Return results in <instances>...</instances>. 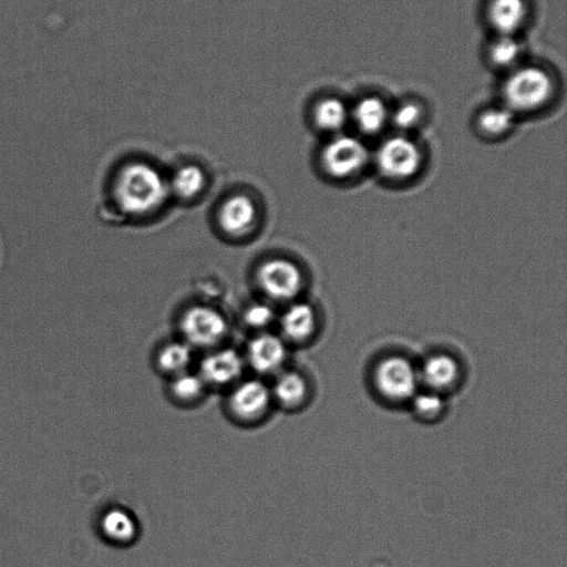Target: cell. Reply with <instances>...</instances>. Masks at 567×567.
Wrapping results in <instances>:
<instances>
[{"mask_svg":"<svg viewBox=\"0 0 567 567\" xmlns=\"http://www.w3.org/2000/svg\"><path fill=\"white\" fill-rule=\"evenodd\" d=\"M167 182L153 166L135 162L125 165L114 184L115 200L122 210L132 215L148 214L167 198Z\"/></svg>","mask_w":567,"mask_h":567,"instance_id":"cell-1","label":"cell"},{"mask_svg":"<svg viewBox=\"0 0 567 567\" xmlns=\"http://www.w3.org/2000/svg\"><path fill=\"white\" fill-rule=\"evenodd\" d=\"M550 75L538 66L515 70L504 85L506 106L513 112H529L543 106L551 96Z\"/></svg>","mask_w":567,"mask_h":567,"instance_id":"cell-2","label":"cell"},{"mask_svg":"<svg viewBox=\"0 0 567 567\" xmlns=\"http://www.w3.org/2000/svg\"><path fill=\"white\" fill-rule=\"evenodd\" d=\"M372 380L375 391L390 403L411 401L420 385L419 369L405 357L396 354L378 362Z\"/></svg>","mask_w":567,"mask_h":567,"instance_id":"cell-3","label":"cell"},{"mask_svg":"<svg viewBox=\"0 0 567 567\" xmlns=\"http://www.w3.org/2000/svg\"><path fill=\"white\" fill-rule=\"evenodd\" d=\"M375 163L383 176L403 181L416 174L422 163V154L412 140L396 135L380 145Z\"/></svg>","mask_w":567,"mask_h":567,"instance_id":"cell-4","label":"cell"},{"mask_svg":"<svg viewBox=\"0 0 567 567\" xmlns=\"http://www.w3.org/2000/svg\"><path fill=\"white\" fill-rule=\"evenodd\" d=\"M181 330L190 347L210 348L227 333V321L216 309L206 306L188 308L181 319Z\"/></svg>","mask_w":567,"mask_h":567,"instance_id":"cell-5","label":"cell"},{"mask_svg":"<svg viewBox=\"0 0 567 567\" xmlns=\"http://www.w3.org/2000/svg\"><path fill=\"white\" fill-rule=\"evenodd\" d=\"M321 159L329 175L344 178L355 174L368 163L369 151L359 138L338 135L324 146Z\"/></svg>","mask_w":567,"mask_h":567,"instance_id":"cell-6","label":"cell"},{"mask_svg":"<svg viewBox=\"0 0 567 567\" xmlns=\"http://www.w3.org/2000/svg\"><path fill=\"white\" fill-rule=\"evenodd\" d=\"M257 281L268 297L290 300L301 290L302 275L295 262L285 258H271L259 266Z\"/></svg>","mask_w":567,"mask_h":567,"instance_id":"cell-7","label":"cell"},{"mask_svg":"<svg viewBox=\"0 0 567 567\" xmlns=\"http://www.w3.org/2000/svg\"><path fill=\"white\" fill-rule=\"evenodd\" d=\"M272 396L270 389L260 380L239 382L230 392L228 408L238 421L250 423L265 416Z\"/></svg>","mask_w":567,"mask_h":567,"instance_id":"cell-8","label":"cell"},{"mask_svg":"<svg viewBox=\"0 0 567 567\" xmlns=\"http://www.w3.org/2000/svg\"><path fill=\"white\" fill-rule=\"evenodd\" d=\"M244 360L234 349H218L206 354L199 364L198 374L207 384L224 386L234 383L241 375Z\"/></svg>","mask_w":567,"mask_h":567,"instance_id":"cell-9","label":"cell"},{"mask_svg":"<svg viewBox=\"0 0 567 567\" xmlns=\"http://www.w3.org/2000/svg\"><path fill=\"white\" fill-rule=\"evenodd\" d=\"M420 383L426 390L444 394L454 389L461 379L458 361L446 353L427 357L419 369Z\"/></svg>","mask_w":567,"mask_h":567,"instance_id":"cell-10","label":"cell"},{"mask_svg":"<svg viewBox=\"0 0 567 567\" xmlns=\"http://www.w3.org/2000/svg\"><path fill=\"white\" fill-rule=\"evenodd\" d=\"M287 355L285 342L272 333H261L248 343L247 361L259 374L279 372Z\"/></svg>","mask_w":567,"mask_h":567,"instance_id":"cell-11","label":"cell"},{"mask_svg":"<svg viewBox=\"0 0 567 567\" xmlns=\"http://www.w3.org/2000/svg\"><path fill=\"white\" fill-rule=\"evenodd\" d=\"M256 217L255 203L244 194L227 198L218 215L220 227L230 235L247 234L254 227Z\"/></svg>","mask_w":567,"mask_h":567,"instance_id":"cell-12","label":"cell"},{"mask_svg":"<svg viewBox=\"0 0 567 567\" xmlns=\"http://www.w3.org/2000/svg\"><path fill=\"white\" fill-rule=\"evenodd\" d=\"M316 324V312L307 302L291 305L284 312L280 320L282 334L293 342L308 340L313 334Z\"/></svg>","mask_w":567,"mask_h":567,"instance_id":"cell-13","label":"cell"},{"mask_svg":"<svg viewBox=\"0 0 567 567\" xmlns=\"http://www.w3.org/2000/svg\"><path fill=\"white\" fill-rule=\"evenodd\" d=\"M527 16L525 0H491L488 19L499 34H514Z\"/></svg>","mask_w":567,"mask_h":567,"instance_id":"cell-14","label":"cell"},{"mask_svg":"<svg viewBox=\"0 0 567 567\" xmlns=\"http://www.w3.org/2000/svg\"><path fill=\"white\" fill-rule=\"evenodd\" d=\"M271 396L286 409H296L302 405L309 394L306 378L296 371H285L277 375Z\"/></svg>","mask_w":567,"mask_h":567,"instance_id":"cell-15","label":"cell"},{"mask_svg":"<svg viewBox=\"0 0 567 567\" xmlns=\"http://www.w3.org/2000/svg\"><path fill=\"white\" fill-rule=\"evenodd\" d=\"M101 529L104 536L117 545L132 543L137 534L135 518L125 509H109L101 519Z\"/></svg>","mask_w":567,"mask_h":567,"instance_id":"cell-16","label":"cell"},{"mask_svg":"<svg viewBox=\"0 0 567 567\" xmlns=\"http://www.w3.org/2000/svg\"><path fill=\"white\" fill-rule=\"evenodd\" d=\"M353 118L360 131L374 134L383 128L388 120V109L378 96H364L353 109Z\"/></svg>","mask_w":567,"mask_h":567,"instance_id":"cell-17","label":"cell"},{"mask_svg":"<svg viewBox=\"0 0 567 567\" xmlns=\"http://www.w3.org/2000/svg\"><path fill=\"white\" fill-rule=\"evenodd\" d=\"M347 105L339 97L327 96L319 100L312 110L316 125L328 132L340 131L348 120Z\"/></svg>","mask_w":567,"mask_h":567,"instance_id":"cell-18","label":"cell"},{"mask_svg":"<svg viewBox=\"0 0 567 567\" xmlns=\"http://www.w3.org/2000/svg\"><path fill=\"white\" fill-rule=\"evenodd\" d=\"M205 179L200 167L188 164L179 167L174 173L168 187L181 198H193L203 190Z\"/></svg>","mask_w":567,"mask_h":567,"instance_id":"cell-19","label":"cell"},{"mask_svg":"<svg viewBox=\"0 0 567 567\" xmlns=\"http://www.w3.org/2000/svg\"><path fill=\"white\" fill-rule=\"evenodd\" d=\"M190 361L192 348L186 342H169L157 354L159 370L172 377L187 371Z\"/></svg>","mask_w":567,"mask_h":567,"instance_id":"cell-20","label":"cell"},{"mask_svg":"<svg viewBox=\"0 0 567 567\" xmlns=\"http://www.w3.org/2000/svg\"><path fill=\"white\" fill-rule=\"evenodd\" d=\"M205 386L206 383L198 373L185 371L173 377L169 391L176 401L193 403L203 396Z\"/></svg>","mask_w":567,"mask_h":567,"instance_id":"cell-21","label":"cell"},{"mask_svg":"<svg viewBox=\"0 0 567 567\" xmlns=\"http://www.w3.org/2000/svg\"><path fill=\"white\" fill-rule=\"evenodd\" d=\"M412 411L419 420L430 422L440 419L445 411L443 394L425 390L416 392L411 399Z\"/></svg>","mask_w":567,"mask_h":567,"instance_id":"cell-22","label":"cell"},{"mask_svg":"<svg viewBox=\"0 0 567 567\" xmlns=\"http://www.w3.org/2000/svg\"><path fill=\"white\" fill-rule=\"evenodd\" d=\"M514 125V112L507 106L489 107L478 117V126L487 135H502Z\"/></svg>","mask_w":567,"mask_h":567,"instance_id":"cell-23","label":"cell"},{"mask_svg":"<svg viewBox=\"0 0 567 567\" xmlns=\"http://www.w3.org/2000/svg\"><path fill=\"white\" fill-rule=\"evenodd\" d=\"M522 45L514 34H499L489 48V58L498 66H511L517 62Z\"/></svg>","mask_w":567,"mask_h":567,"instance_id":"cell-24","label":"cell"},{"mask_svg":"<svg viewBox=\"0 0 567 567\" xmlns=\"http://www.w3.org/2000/svg\"><path fill=\"white\" fill-rule=\"evenodd\" d=\"M422 118V110L414 102H405L396 107L392 114L395 126L400 130L408 131L416 126Z\"/></svg>","mask_w":567,"mask_h":567,"instance_id":"cell-25","label":"cell"},{"mask_svg":"<svg viewBox=\"0 0 567 567\" xmlns=\"http://www.w3.org/2000/svg\"><path fill=\"white\" fill-rule=\"evenodd\" d=\"M245 322L256 329L267 327L274 319V310L261 302L254 303L244 313Z\"/></svg>","mask_w":567,"mask_h":567,"instance_id":"cell-26","label":"cell"}]
</instances>
